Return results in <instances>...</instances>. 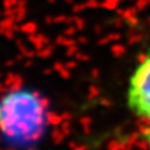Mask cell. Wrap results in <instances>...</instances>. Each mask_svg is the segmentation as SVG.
<instances>
[{"label":"cell","mask_w":150,"mask_h":150,"mask_svg":"<svg viewBox=\"0 0 150 150\" xmlns=\"http://www.w3.org/2000/svg\"><path fill=\"white\" fill-rule=\"evenodd\" d=\"M125 98L128 109L150 124V51L142 55L130 73Z\"/></svg>","instance_id":"1"},{"label":"cell","mask_w":150,"mask_h":150,"mask_svg":"<svg viewBox=\"0 0 150 150\" xmlns=\"http://www.w3.org/2000/svg\"><path fill=\"white\" fill-rule=\"evenodd\" d=\"M144 142H146V144H147V147L150 150V124L147 127V130L144 131Z\"/></svg>","instance_id":"2"}]
</instances>
